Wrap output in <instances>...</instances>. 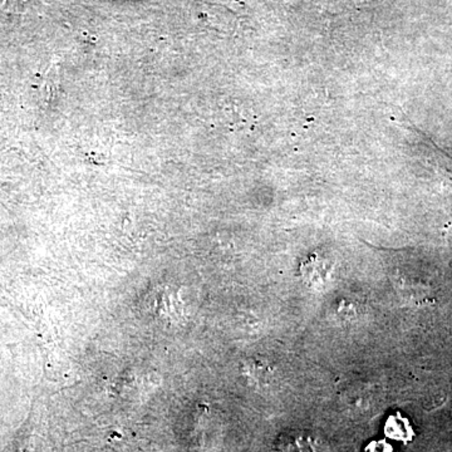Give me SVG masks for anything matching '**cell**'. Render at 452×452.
I'll return each instance as SVG.
<instances>
[{
	"label": "cell",
	"mask_w": 452,
	"mask_h": 452,
	"mask_svg": "<svg viewBox=\"0 0 452 452\" xmlns=\"http://www.w3.org/2000/svg\"><path fill=\"white\" fill-rule=\"evenodd\" d=\"M302 276L311 288H322L328 283L330 265L327 260L311 257L302 264Z\"/></svg>",
	"instance_id": "1"
},
{
	"label": "cell",
	"mask_w": 452,
	"mask_h": 452,
	"mask_svg": "<svg viewBox=\"0 0 452 452\" xmlns=\"http://www.w3.org/2000/svg\"><path fill=\"white\" fill-rule=\"evenodd\" d=\"M279 448L280 452H317L313 437L302 431H292L282 436Z\"/></svg>",
	"instance_id": "2"
},
{
	"label": "cell",
	"mask_w": 452,
	"mask_h": 452,
	"mask_svg": "<svg viewBox=\"0 0 452 452\" xmlns=\"http://www.w3.org/2000/svg\"><path fill=\"white\" fill-rule=\"evenodd\" d=\"M372 399H373L372 389L363 383H354L343 392V401L352 410L353 408L366 410L370 406Z\"/></svg>",
	"instance_id": "3"
}]
</instances>
